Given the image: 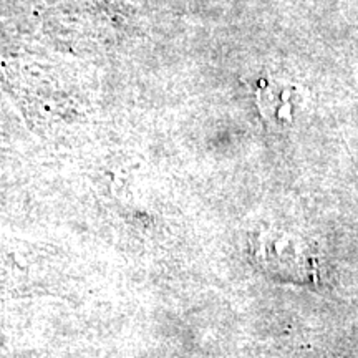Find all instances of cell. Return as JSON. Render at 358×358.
<instances>
[{"label":"cell","instance_id":"6da1fadb","mask_svg":"<svg viewBox=\"0 0 358 358\" xmlns=\"http://www.w3.org/2000/svg\"><path fill=\"white\" fill-rule=\"evenodd\" d=\"M312 98L302 83L266 75L257 82L256 106L268 128L287 131L306 118Z\"/></svg>","mask_w":358,"mask_h":358},{"label":"cell","instance_id":"7a4b0ae2","mask_svg":"<svg viewBox=\"0 0 358 358\" xmlns=\"http://www.w3.org/2000/svg\"><path fill=\"white\" fill-rule=\"evenodd\" d=\"M256 259L267 272L289 280H307L315 268L313 252L307 241L294 232L280 229H268L259 234Z\"/></svg>","mask_w":358,"mask_h":358}]
</instances>
